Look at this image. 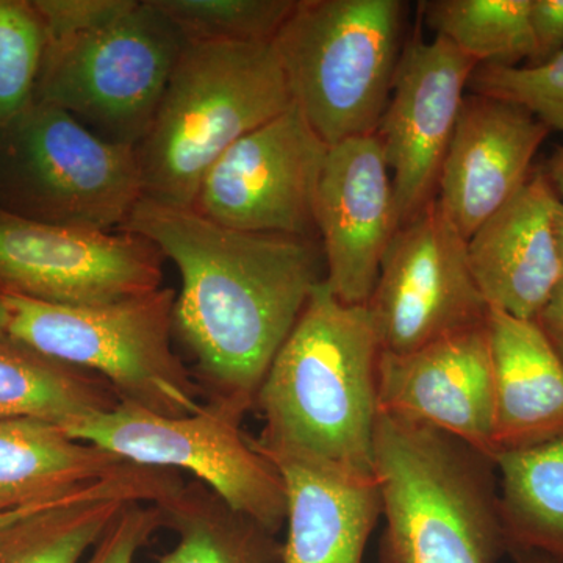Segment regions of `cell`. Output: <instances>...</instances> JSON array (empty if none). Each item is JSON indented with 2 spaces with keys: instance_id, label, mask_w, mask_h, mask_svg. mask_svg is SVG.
<instances>
[{
  "instance_id": "obj_18",
  "label": "cell",
  "mask_w": 563,
  "mask_h": 563,
  "mask_svg": "<svg viewBox=\"0 0 563 563\" xmlns=\"http://www.w3.org/2000/svg\"><path fill=\"white\" fill-rule=\"evenodd\" d=\"M263 454L276 465L287 496L288 533L280 563H363L383 517L374 476H358L306 455Z\"/></svg>"
},
{
  "instance_id": "obj_14",
  "label": "cell",
  "mask_w": 563,
  "mask_h": 563,
  "mask_svg": "<svg viewBox=\"0 0 563 563\" xmlns=\"http://www.w3.org/2000/svg\"><path fill=\"white\" fill-rule=\"evenodd\" d=\"M377 409L450 433L495 457V396L485 324L404 354L380 352Z\"/></svg>"
},
{
  "instance_id": "obj_25",
  "label": "cell",
  "mask_w": 563,
  "mask_h": 563,
  "mask_svg": "<svg viewBox=\"0 0 563 563\" xmlns=\"http://www.w3.org/2000/svg\"><path fill=\"white\" fill-rule=\"evenodd\" d=\"M420 11L435 36L477 66L515 68L532 60L531 0H428Z\"/></svg>"
},
{
  "instance_id": "obj_16",
  "label": "cell",
  "mask_w": 563,
  "mask_h": 563,
  "mask_svg": "<svg viewBox=\"0 0 563 563\" xmlns=\"http://www.w3.org/2000/svg\"><path fill=\"white\" fill-rule=\"evenodd\" d=\"M550 133L518 103L465 96L435 199L466 240L521 190Z\"/></svg>"
},
{
  "instance_id": "obj_2",
  "label": "cell",
  "mask_w": 563,
  "mask_h": 563,
  "mask_svg": "<svg viewBox=\"0 0 563 563\" xmlns=\"http://www.w3.org/2000/svg\"><path fill=\"white\" fill-rule=\"evenodd\" d=\"M379 335L372 310L314 287L269 366L255 409L263 453L306 455L358 476H374Z\"/></svg>"
},
{
  "instance_id": "obj_26",
  "label": "cell",
  "mask_w": 563,
  "mask_h": 563,
  "mask_svg": "<svg viewBox=\"0 0 563 563\" xmlns=\"http://www.w3.org/2000/svg\"><path fill=\"white\" fill-rule=\"evenodd\" d=\"M185 43H273L296 0H151Z\"/></svg>"
},
{
  "instance_id": "obj_27",
  "label": "cell",
  "mask_w": 563,
  "mask_h": 563,
  "mask_svg": "<svg viewBox=\"0 0 563 563\" xmlns=\"http://www.w3.org/2000/svg\"><path fill=\"white\" fill-rule=\"evenodd\" d=\"M46 33L32 2L0 0V129L33 102Z\"/></svg>"
},
{
  "instance_id": "obj_12",
  "label": "cell",
  "mask_w": 563,
  "mask_h": 563,
  "mask_svg": "<svg viewBox=\"0 0 563 563\" xmlns=\"http://www.w3.org/2000/svg\"><path fill=\"white\" fill-rule=\"evenodd\" d=\"M163 257L139 233L66 228L0 209V291L101 306L162 288Z\"/></svg>"
},
{
  "instance_id": "obj_24",
  "label": "cell",
  "mask_w": 563,
  "mask_h": 563,
  "mask_svg": "<svg viewBox=\"0 0 563 563\" xmlns=\"http://www.w3.org/2000/svg\"><path fill=\"white\" fill-rule=\"evenodd\" d=\"M155 506L161 507L163 528L177 533L176 547L158 563H280L276 536L198 481L181 484Z\"/></svg>"
},
{
  "instance_id": "obj_23",
  "label": "cell",
  "mask_w": 563,
  "mask_h": 563,
  "mask_svg": "<svg viewBox=\"0 0 563 563\" xmlns=\"http://www.w3.org/2000/svg\"><path fill=\"white\" fill-rule=\"evenodd\" d=\"M493 461L510 551H536L563 563V437L503 451Z\"/></svg>"
},
{
  "instance_id": "obj_35",
  "label": "cell",
  "mask_w": 563,
  "mask_h": 563,
  "mask_svg": "<svg viewBox=\"0 0 563 563\" xmlns=\"http://www.w3.org/2000/svg\"><path fill=\"white\" fill-rule=\"evenodd\" d=\"M510 559L512 563H559L548 555L536 553V551H510Z\"/></svg>"
},
{
  "instance_id": "obj_19",
  "label": "cell",
  "mask_w": 563,
  "mask_h": 563,
  "mask_svg": "<svg viewBox=\"0 0 563 563\" xmlns=\"http://www.w3.org/2000/svg\"><path fill=\"white\" fill-rule=\"evenodd\" d=\"M495 450H525L563 437V362L536 321L488 307Z\"/></svg>"
},
{
  "instance_id": "obj_8",
  "label": "cell",
  "mask_w": 563,
  "mask_h": 563,
  "mask_svg": "<svg viewBox=\"0 0 563 563\" xmlns=\"http://www.w3.org/2000/svg\"><path fill=\"white\" fill-rule=\"evenodd\" d=\"M143 199L133 147L33 101L0 129V209L49 224L121 231Z\"/></svg>"
},
{
  "instance_id": "obj_1",
  "label": "cell",
  "mask_w": 563,
  "mask_h": 563,
  "mask_svg": "<svg viewBox=\"0 0 563 563\" xmlns=\"http://www.w3.org/2000/svg\"><path fill=\"white\" fill-rule=\"evenodd\" d=\"M121 231L139 233L176 263L181 287L174 336L195 361L207 404L243 420L314 287L325 279L320 240L236 231L196 210L146 198Z\"/></svg>"
},
{
  "instance_id": "obj_32",
  "label": "cell",
  "mask_w": 563,
  "mask_h": 563,
  "mask_svg": "<svg viewBox=\"0 0 563 563\" xmlns=\"http://www.w3.org/2000/svg\"><path fill=\"white\" fill-rule=\"evenodd\" d=\"M536 322L563 362V280Z\"/></svg>"
},
{
  "instance_id": "obj_6",
  "label": "cell",
  "mask_w": 563,
  "mask_h": 563,
  "mask_svg": "<svg viewBox=\"0 0 563 563\" xmlns=\"http://www.w3.org/2000/svg\"><path fill=\"white\" fill-rule=\"evenodd\" d=\"M0 292L9 312L7 335L98 374L121 404L163 417H185L206 404L195 374L174 352L173 288L101 306H60Z\"/></svg>"
},
{
  "instance_id": "obj_4",
  "label": "cell",
  "mask_w": 563,
  "mask_h": 563,
  "mask_svg": "<svg viewBox=\"0 0 563 563\" xmlns=\"http://www.w3.org/2000/svg\"><path fill=\"white\" fill-rule=\"evenodd\" d=\"M292 103L273 43H185L135 147L143 198L192 209L199 187L236 141Z\"/></svg>"
},
{
  "instance_id": "obj_37",
  "label": "cell",
  "mask_w": 563,
  "mask_h": 563,
  "mask_svg": "<svg viewBox=\"0 0 563 563\" xmlns=\"http://www.w3.org/2000/svg\"><path fill=\"white\" fill-rule=\"evenodd\" d=\"M7 324H9V312H7L5 301L0 292V335L7 333Z\"/></svg>"
},
{
  "instance_id": "obj_34",
  "label": "cell",
  "mask_w": 563,
  "mask_h": 563,
  "mask_svg": "<svg viewBox=\"0 0 563 563\" xmlns=\"http://www.w3.org/2000/svg\"><path fill=\"white\" fill-rule=\"evenodd\" d=\"M540 168L550 181L559 201L563 203V144L555 147L553 154L548 157V161Z\"/></svg>"
},
{
  "instance_id": "obj_30",
  "label": "cell",
  "mask_w": 563,
  "mask_h": 563,
  "mask_svg": "<svg viewBox=\"0 0 563 563\" xmlns=\"http://www.w3.org/2000/svg\"><path fill=\"white\" fill-rule=\"evenodd\" d=\"M124 0H33L46 36L81 31L107 20Z\"/></svg>"
},
{
  "instance_id": "obj_31",
  "label": "cell",
  "mask_w": 563,
  "mask_h": 563,
  "mask_svg": "<svg viewBox=\"0 0 563 563\" xmlns=\"http://www.w3.org/2000/svg\"><path fill=\"white\" fill-rule=\"evenodd\" d=\"M533 57L539 65L563 51V0H531Z\"/></svg>"
},
{
  "instance_id": "obj_20",
  "label": "cell",
  "mask_w": 563,
  "mask_h": 563,
  "mask_svg": "<svg viewBox=\"0 0 563 563\" xmlns=\"http://www.w3.org/2000/svg\"><path fill=\"white\" fill-rule=\"evenodd\" d=\"M184 481L139 466L99 490L54 504L0 528V563H80L129 503L158 504Z\"/></svg>"
},
{
  "instance_id": "obj_7",
  "label": "cell",
  "mask_w": 563,
  "mask_h": 563,
  "mask_svg": "<svg viewBox=\"0 0 563 563\" xmlns=\"http://www.w3.org/2000/svg\"><path fill=\"white\" fill-rule=\"evenodd\" d=\"M184 44L151 0H124L99 24L46 36L33 101L58 107L99 139L135 150Z\"/></svg>"
},
{
  "instance_id": "obj_15",
  "label": "cell",
  "mask_w": 563,
  "mask_h": 563,
  "mask_svg": "<svg viewBox=\"0 0 563 563\" xmlns=\"http://www.w3.org/2000/svg\"><path fill=\"white\" fill-rule=\"evenodd\" d=\"M317 225L325 284L340 301L365 306L398 231L391 173L376 133L329 147L318 188Z\"/></svg>"
},
{
  "instance_id": "obj_29",
  "label": "cell",
  "mask_w": 563,
  "mask_h": 563,
  "mask_svg": "<svg viewBox=\"0 0 563 563\" xmlns=\"http://www.w3.org/2000/svg\"><path fill=\"white\" fill-rule=\"evenodd\" d=\"M161 528V507L147 503H129L95 544L87 563H135L141 548Z\"/></svg>"
},
{
  "instance_id": "obj_17",
  "label": "cell",
  "mask_w": 563,
  "mask_h": 563,
  "mask_svg": "<svg viewBox=\"0 0 563 563\" xmlns=\"http://www.w3.org/2000/svg\"><path fill=\"white\" fill-rule=\"evenodd\" d=\"M559 198L542 168L473 233L470 266L490 309L536 321L563 280L555 236Z\"/></svg>"
},
{
  "instance_id": "obj_36",
  "label": "cell",
  "mask_w": 563,
  "mask_h": 563,
  "mask_svg": "<svg viewBox=\"0 0 563 563\" xmlns=\"http://www.w3.org/2000/svg\"><path fill=\"white\" fill-rule=\"evenodd\" d=\"M554 228L555 236H558L559 255H561V263L563 268V203L561 201H559L558 206H555Z\"/></svg>"
},
{
  "instance_id": "obj_13",
  "label": "cell",
  "mask_w": 563,
  "mask_h": 563,
  "mask_svg": "<svg viewBox=\"0 0 563 563\" xmlns=\"http://www.w3.org/2000/svg\"><path fill=\"white\" fill-rule=\"evenodd\" d=\"M477 63L450 41L406 40L376 135L390 168L398 229L433 201Z\"/></svg>"
},
{
  "instance_id": "obj_9",
  "label": "cell",
  "mask_w": 563,
  "mask_h": 563,
  "mask_svg": "<svg viewBox=\"0 0 563 563\" xmlns=\"http://www.w3.org/2000/svg\"><path fill=\"white\" fill-rule=\"evenodd\" d=\"M65 432L151 468L188 472L235 512L276 536L287 518V496L276 465L255 448L242 418L203 404L185 417H163L120 404Z\"/></svg>"
},
{
  "instance_id": "obj_33",
  "label": "cell",
  "mask_w": 563,
  "mask_h": 563,
  "mask_svg": "<svg viewBox=\"0 0 563 563\" xmlns=\"http://www.w3.org/2000/svg\"><path fill=\"white\" fill-rule=\"evenodd\" d=\"M113 479V477H111ZM110 479L101 481V483H96L91 485H87V487L80 488V490L70 493V495L63 496V498L52 499V501L33 504V506L22 507V509L13 510V512L0 514V528L3 526L13 523V521L20 520V518L25 517V515L35 512V510L44 509V507L54 506V504L69 501V499L80 498V496L90 495V493L99 490L103 484L109 483Z\"/></svg>"
},
{
  "instance_id": "obj_5",
  "label": "cell",
  "mask_w": 563,
  "mask_h": 563,
  "mask_svg": "<svg viewBox=\"0 0 563 563\" xmlns=\"http://www.w3.org/2000/svg\"><path fill=\"white\" fill-rule=\"evenodd\" d=\"M409 3L296 0L276 40L292 102L329 147L373 135L390 99Z\"/></svg>"
},
{
  "instance_id": "obj_10",
  "label": "cell",
  "mask_w": 563,
  "mask_h": 563,
  "mask_svg": "<svg viewBox=\"0 0 563 563\" xmlns=\"http://www.w3.org/2000/svg\"><path fill=\"white\" fill-rule=\"evenodd\" d=\"M368 307L380 350L395 354L485 324L468 240L437 199L393 235Z\"/></svg>"
},
{
  "instance_id": "obj_3",
  "label": "cell",
  "mask_w": 563,
  "mask_h": 563,
  "mask_svg": "<svg viewBox=\"0 0 563 563\" xmlns=\"http://www.w3.org/2000/svg\"><path fill=\"white\" fill-rule=\"evenodd\" d=\"M379 563H498L509 555L496 465L450 433L377 415Z\"/></svg>"
},
{
  "instance_id": "obj_22",
  "label": "cell",
  "mask_w": 563,
  "mask_h": 563,
  "mask_svg": "<svg viewBox=\"0 0 563 563\" xmlns=\"http://www.w3.org/2000/svg\"><path fill=\"white\" fill-rule=\"evenodd\" d=\"M117 393L98 374L55 361L0 335V418L73 424L117 409Z\"/></svg>"
},
{
  "instance_id": "obj_28",
  "label": "cell",
  "mask_w": 563,
  "mask_h": 563,
  "mask_svg": "<svg viewBox=\"0 0 563 563\" xmlns=\"http://www.w3.org/2000/svg\"><path fill=\"white\" fill-rule=\"evenodd\" d=\"M468 91L518 103L551 132L563 133V51L539 65L477 66Z\"/></svg>"
},
{
  "instance_id": "obj_11",
  "label": "cell",
  "mask_w": 563,
  "mask_h": 563,
  "mask_svg": "<svg viewBox=\"0 0 563 563\" xmlns=\"http://www.w3.org/2000/svg\"><path fill=\"white\" fill-rule=\"evenodd\" d=\"M328 151L292 102L221 155L192 210L236 231L320 240L318 188Z\"/></svg>"
},
{
  "instance_id": "obj_21",
  "label": "cell",
  "mask_w": 563,
  "mask_h": 563,
  "mask_svg": "<svg viewBox=\"0 0 563 563\" xmlns=\"http://www.w3.org/2000/svg\"><path fill=\"white\" fill-rule=\"evenodd\" d=\"M139 466L73 439L60 426L0 418V514L63 498Z\"/></svg>"
}]
</instances>
